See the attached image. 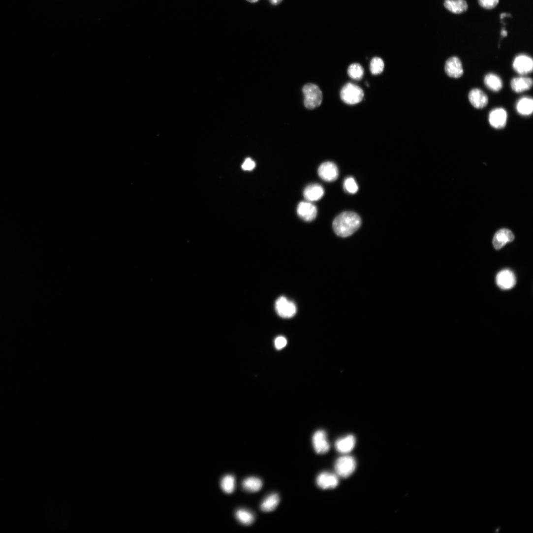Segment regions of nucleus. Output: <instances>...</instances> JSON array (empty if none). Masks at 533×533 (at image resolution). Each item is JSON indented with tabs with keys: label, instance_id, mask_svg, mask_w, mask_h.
I'll return each instance as SVG.
<instances>
[{
	"label": "nucleus",
	"instance_id": "nucleus-1",
	"mask_svg": "<svg viewBox=\"0 0 533 533\" xmlns=\"http://www.w3.org/2000/svg\"><path fill=\"white\" fill-rule=\"evenodd\" d=\"M362 220L356 213L346 212L337 217L333 222V228L337 235L345 238L357 231L361 225Z\"/></svg>",
	"mask_w": 533,
	"mask_h": 533
},
{
	"label": "nucleus",
	"instance_id": "nucleus-2",
	"mask_svg": "<svg viewBox=\"0 0 533 533\" xmlns=\"http://www.w3.org/2000/svg\"><path fill=\"white\" fill-rule=\"evenodd\" d=\"M304 95V105L309 109H314L319 107L322 101V93L316 85L308 84L303 88Z\"/></svg>",
	"mask_w": 533,
	"mask_h": 533
},
{
	"label": "nucleus",
	"instance_id": "nucleus-3",
	"mask_svg": "<svg viewBox=\"0 0 533 533\" xmlns=\"http://www.w3.org/2000/svg\"><path fill=\"white\" fill-rule=\"evenodd\" d=\"M341 99L348 105H354L361 102L364 97L363 90L358 86L351 83L345 84L340 93Z\"/></svg>",
	"mask_w": 533,
	"mask_h": 533
},
{
	"label": "nucleus",
	"instance_id": "nucleus-4",
	"mask_svg": "<svg viewBox=\"0 0 533 533\" xmlns=\"http://www.w3.org/2000/svg\"><path fill=\"white\" fill-rule=\"evenodd\" d=\"M356 466V461L352 457L345 456L337 460L335 469L338 475L346 478L353 473Z\"/></svg>",
	"mask_w": 533,
	"mask_h": 533
},
{
	"label": "nucleus",
	"instance_id": "nucleus-5",
	"mask_svg": "<svg viewBox=\"0 0 533 533\" xmlns=\"http://www.w3.org/2000/svg\"><path fill=\"white\" fill-rule=\"evenodd\" d=\"M275 309L278 315L282 318H289L294 316L297 312L295 304L282 296L277 299Z\"/></svg>",
	"mask_w": 533,
	"mask_h": 533
},
{
	"label": "nucleus",
	"instance_id": "nucleus-6",
	"mask_svg": "<svg viewBox=\"0 0 533 533\" xmlns=\"http://www.w3.org/2000/svg\"><path fill=\"white\" fill-rule=\"evenodd\" d=\"M512 66L514 71L519 75H527L533 71V60L528 56L520 55L515 58Z\"/></svg>",
	"mask_w": 533,
	"mask_h": 533
},
{
	"label": "nucleus",
	"instance_id": "nucleus-7",
	"mask_svg": "<svg viewBox=\"0 0 533 533\" xmlns=\"http://www.w3.org/2000/svg\"><path fill=\"white\" fill-rule=\"evenodd\" d=\"M318 174L322 180L327 182H332L337 179L339 171L334 163L327 161L319 166Z\"/></svg>",
	"mask_w": 533,
	"mask_h": 533
},
{
	"label": "nucleus",
	"instance_id": "nucleus-8",
	"mask_svg": "<svg viewBox=\"0 0 533 533\" xmlns=\"http://www.w3.org/2000/svg\"><path fill=\"white\" fill-rule=\"evenodd\" d=\"M445 71L451 78L458 79L461 77L464 74V70L460 60L456 57L449 58L445 63Z\"/></svg>",
	"mask_w": 533,
	"mask_h": 533
},
{
	"label": "nucleus",
	"instance_id": "nucleus-9",
	"mask_svg": "<svg viewBox=\"0 0 533 533\" xmlns=\"http://www.w3.org/2000/svg\"><path fill=\"white\" fill-rule=\"evenodd\" d=\"M496 281L497 285L502 289H510L516 284V278L514 273L509 270L501 271L497 275Z\"/></svg>",
	"mask_w": 533,
	"mask_h": 533
},
{
	"label": "nucleus",
	"instance_id": "nucleus-10",
	"mask_svg": "<svg viewBox=\"0 0 533 533\" xmlns=\"http://www.w3.org/2000/svg\"><path fill=\"white\" fill-rule=\"evenodd\" d=\"M507 119V112L502 108L493 110L489 115V123L496 129H502L504 127L506 124Z\"/></svg>",
	"mask_w": 533,
	"mask_h": 533
},
{
	"label": "nucleus",
	"instance_id": "nucleus-11",
	"mask_svg": "<svg viewBox=\"0 0 533 533\" xmlns=\"http://www.w3.org/2000/svg\"><path fill=\"white\" fill-rule=\"evenodd\" d=\"M314 449L317 454L326 453L330 449V445L327 439L326 434L322 430L316 431L313 437Z\"/></svg>",
	"mask_w": 533,
	"mask_h": 533
},
{
	"label": "nucleus",
	"instance_id": "nucleus-12",
	"mask_svg": "<svg viewBox=\"0 0 533 533\" xmlns=\"http://www.w3.org/2000/svg\"><path fill=\"white\" fill-rule=\"evenodd\" d=\"M297 214L303 220L310 222L314 220L317 215L316 208L310 202H301L297 207Z\"/></svg>",
	"mask_w": 533,
	"mask_h": 533
},
{
	"label": "nucleus",
	"instance_id": "nucleus-13",
	"mask_svg": "<svg viewBox=\"0 0 533 533\" xmlns=\"http://www.w3.org/2000/svg\"><path fill=\"white\" fill-rule=\"evenodd\" d=\"M514 239V236L511 231L506 229H501L494 236L493 246L496 250H499L507 243L512 242Z\"/></svg>",
	"mask_w": 533,
	"mask_h": 533
},
{
	"label": "nucleus",
	"instance_id": "nucleus-14",
	"mask_svg": "<svg viewBox=\"0 0 533 533\" xmlns=\"http://www.w3.org/2000/svg\"><path fill=\"white\" fill-rule=\"evenodd\" d=\"M469 99L471 104L476 109H482L488 103L487 95L479 89H474L470 91Z\"/></svg>",
	"mask_w": 533,
	"mask_h": 533
},
{
	"label": "nucleus",
	"instance_id": "nucleus-15",
	"mask_svg": "<svg viewBox=\"0 0 533 533\" xmlns=\"http://www.w3.org/2000/svg\"><path fill=\"white\" fill-rule=\"evenodd\" d=\"M316 483L322 489H332L337 486L339 480L335 474L324 472L317 476Z\"/></svg>",
	"mask_w": 533,
	"mask_h": 533
},
{
	"label": "nucleus",
	"instance_id": "nucleus-16",
	"mask_svg": "<svg viewBox=\"0 0 533 533\" xmlns=\"http://www.w3.org/2000/svg\"><path fill=\"white\" fill-rule=\"evenodd\" d=\"M323 188L317 184L308 186L304 191V198L309 202L319 200L324 195Z\"/></svg>",
	"mask_w": 533,
	"mask_h": 533
},
{
	"label": "nucleus",
	"instance_id": "nucleus-17",
	"mask_svg": "<svg viewBox=\"0 0 533 533\" xmlns=\"http://www.w3.org/2000/svg\"><path fill=\"white\" fill-rule=\"evenodd\" d=\"M512 90L516 93H520L529 90L533 86L531 78L525 77L514 78L511 81Z\"/></svg>",
	"mask_w": 533,
	"mask_h": 533
},
{
	"label": "nucleus",
	"instance_id": "nucleus-18",
	"mask_svg": "<svg viewBox=\"0 0 533 533\" xmlns=\"http://www.w3.org/2000/svg\"><path fill=\"white\" fill-rule=\"evenodd\" d=\"M355 439L352 435H348L337 440L335 446L337 450L342 454H346L352 450L355 445Z\"/></svg>",
	"mask_w": 533,
	"mask_h": 533
},
{
	"label": "nucleus",
	"instance_id": "nucleus-19",
	"mask_svg": "<svg viewBox=\"0 0 533 533\" xmlns=\"http://www.w3.org/2000/svg\"><path fill=\"white\" fill-rule=\"evenodd\" d=\"M445 8L455 14H460L467 11L468 5L465 0H445Z\"/></svg>",
	"mask_w": 533,
	"mask_h": 533
},
{
	"label": "nucleus",
	"instance_id": "nucleus-20",
	"mask_svg": "<svg viewBox=\"0 0 533 533\" xmlns=\"http://www.w3.org/2000/svg\"><path fill=\"white\" fill-rule=\"evenodd\" d=\"M516 110L517 112L523 116H529L532 114L533 111V101L532 98L529 97H524L521 98L517 103Z\"/></svg>",
	"mask_w": 533,
	"mask_h": 533
},
{
	"label": "nucleus",
	"instance_id": "nucleus-21",
	"mask_svg": "<svg viewBox=\"0 0 533 533\" xmlns=\"http://www.w3.org/2000/svg\"><path fill=\"white\" fill-rule=\"evenodd\" d=\"M484 82L486 87L493 92H498L502 88V79L493 73L487 74L484 78Z\"/></svg>",
	"mask_w": 533,
	"mask_h": 533
},
{
	"label": "nucleus",
	"instance_id": "nucleus-22",
	"mask_svg": "<svg viewBox=\"0 0 533 533\" xmlns=\"http://www.w3.org/2000/svg\"><path fill=\"white\" fill-rule=\"evenodd\" d=\"M280 502V497L277 494L268 496L262 503L261 509L264 512H271L277 507Z\"/></svg>",
	"mask_w": 533,
	"mask_h": 533
},
{
	"label": "nucleus",
	"instance_id": "nucleus-23",
	"mask_svg": "<svg viewBox=\"0 0 533 533\" xmlns=\"http://www.w3.org/2000/svg\"><path fill=\"white\" fill-rule=\"evenodd\" d=\"M262 486V481L259 478L255 477L247 478L243 482L244 489L251 492H256L259 491Z\"/></svg>",
	"mask_w": 533,
	"mask_h": 533
},
{
	"label": "nucleus",
	"instance_id": "nucleus-24",
	"mask_svg": "<svg viewBox=\"0 0 533 533\" xmlns=\"http://www.w3.org/2000/svg\"><path fill=\"white\" fill-rule=\"evenodd\" d=\"M347 74L351 79L360 80L364 76V69L360 64L353 63L348 67Z\"/></svg>",
	"mask_w": 533,
	"mask_h": 533
},
{
	"label": "nucleus",
	"instance_id": "nucleus-25",
	"mask_svg": "<svg viewBox=\"0 0 533 533\" xmlns=\"http://www.w3.org/2000/svg\"><path fill=\"white\" fill-rule=\"evenodd\" d=\"M236 517L238 520L245 525H250L254 521V517L253 514L244 509L238 510L236 512Z\"/></svg>",
	"mask_w": 533,
	"mask_h": 533
},
{
	"label": "nucleus",
	"instance_id": "nucleus-26",
	"mask_svg": "<svg viewBox=\"0 0 533 533\" xmlns=\"http://www.w3.org/2000/svg\"><path fill=\"white\" fill-rule=\"evenodd\" d=\"M221 487L223 491L226 493H232L235 488L234 477L231 475L224 476L221 480Z\"/></svg>",
	"mask_w": 533,
	"mask_h": 533
},
{
	"label": "nucleus",
	"instance_id": "nucleus-27",
	"mask_svg": "<svg viewBox=\"0 0 533 533\" xmlns=\"http://www.w3.org/2000/svg\"><path fill=\"white\" fill-rule=\"evenodd\" d=\"M385 64L383 61L379 58H374L371 63L370 70L372 73L377 75L381 74L384 71Z\"/></svg>",
	"mask_w": 533,
	"mask_h": 533
},
{
	"label": "nucleus",
	"instance_id": "nucleus-28",
	"mask_svg": "<svg viewBox=\"0 0 533 533\" xmlns=\"http://www.w3.org/2000/svg\"><path fill=\"white\" fill-rule=\"evenodd\" d=\"M345 190L350 194L356 193L359 189L358 186L352 177H348L344 183Z\"/></svg>",
	"mask_w": 533,
	"mask_h": 533
},
{
	"label": "nucleus",
	"instance_id": "nucleus-29",
	"mask_svg": "<svg viewBox=\"0 0 533 533\" xmlns=\"http://www.w3.org/2000/svg\"><path fill=\"white\" fill-rule=\"evenodd\" d=\"M479 5L484 9L491 10L499 4V0H478Z\"/></svg>",
	"mask_w": 533,
	"mask_h": 533
},
{
	"label": "nucleus",
	"instance_id": "nucleus-30",
	"mask_svg": "<svg viewBox=\"0 0 533 533\" xmlns=\"http://www.w3.org/2000/svg\"><path fill=\"white\" fill-rule=\"evenodd\" d=\"M287 344L286 338L283 336H279L275 340V347L280 350L284 348Z\"/></svg>",
	"mask_w": 533,
	"mask_h": 533
},
{
	"label": "nucleus",
	"instance_id": "nucleus-31",
	"mask_svg": "<svg viewBox=\"0 0 533 533\" xmlns=\"http://www.w3.org/2000/svg\"><path fill=\"white\" fill-rule=\"evenodd\" d=\"M242 167L245 170L251 171L255 167V163L251 158L248 157L245 160Z\"/></svg>",
	"mask_w": 533,
	"mask_h": 533
},
{
	"label": "nucleus",
	"instance_id": "nucleus-32",
	"mask_svg": "<svg viewBox=\"0 0 533 533\" xmlns=\"http://www.w3.org/2000/svg\"><path fill=\"white\" fill-rule=\"evenodd\" d=\"M269 1L272 5L276 6L280 4L282 1V0H269Z\"/></svg>",
	"mask_w": 533,
	"mask_h": 533
},
{
	"label": "nucleus",
	"instance_id": "nucleus-33",
	"mask_svg": "<svg viewBox=\"0 0 533 533\" xmlns=\"http://www.w3.org/2000/svg\"><path fill=\"white\" fill-rule=\"evenodd\" d=\"M501 35L502 37H505L507 35V32L505 30H502L501 31Z\"/></svg>",
	"mask_w": 533,
	"mask_h": 533
},
{
	"label": "nucleus",
	"instance_id": "nucleus-34",
	"mask_svg": "<svg viewBox=\"0 0 533 533\" xmlns=\"http://www.w3.org/2000/svg\"><path fill=\"white\" fill-rule=\"evenodd\" d=\"M510 16V15H509V14L507 15V14H506L505 13H503L501 15V19H503V18L506 17L507 16Z\"/></svg>",
	"mask_w": 533,
	"mask_h": 533
},
{
	"label": "nucleus",
	"instance_id": "nucleus-35",
	"mask_svg": "<svg viewBox=\"0 0 533 533\" xmlns=\"http://www.w3.org/2000/svg\"><path fill=\"white\" fill-rule=\"evenodd\" d=\"M247 1L250 3H254L257 2L259 0H247Z\"/></svg>",
	"mask_w": 533,
	"mask_h": 533
}]
</instances>
